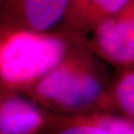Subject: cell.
Listing matches in <instances>:
<instances>
[{
	"label": "cell",
	"mask_w": 134,
	"mask_h": 134,
	"mask_svg": "<svg viewBox=\"0 0 134 134\" xmlns=\"http://www.w3.org/2000/svg\"><path fill=\"white\" fill-rule=\"evenodd\" d=\"M110 81L106 69L81 36L62 62L39 79L36 93L48 106L63 112H111Z\"/></svg>",
	"instance_id": "1"
},
{
	"label": "cell",
	"mask_w": 134,
	"mask_h": 134,
	"mask_svg": "<svg viewBox=\"0 0 134 134\" xmlns=\"http://www.w3.org/2000/svg\"><path fill=\"white\" fill-rule=\"evenodd\" d=\"M83 36L19 31L0 49V75L12 83L39 80L65 59L77 39Z\"/></svg>",
	"instance_id": "2"
},
{
	"label": "cell",
	"mask_w": 134,
	"mask_h": 134,
	"mask_svg": "<svg viewBox=\"0 0 134 134\" xmlns=\"http://www.w3.org/2000/svg\"><path fill=\"white\" fill-rule=\"evenodd\" d=\"M88 45L98 58L117 70L134 69V0L101 22Z\"/></svg>",
	"instance_id": "3"
},
{
	"label": "cell",
	"mask_w": 134,
	"mask_h": 134,
	"mask_svg": "<svg viewBox=\"0 0 134 134\" xmlns=\"http://www.w3.org/2000/svg\"><path fill=\"white\" fill-rule=\"evenodd\" d=\"M69 0H0V16L22 31L50 33L64 22Z\"/></svg>",
	"instance_id": "4"
},
{
	"label": "cell",
	"mask_w": 134,
	"mask_h": 134,
	"mask_svg": "<svg viewBox=\"0 0 134 134\" xmlns=\"http://www.w3.org/2000/svg\"><path fill=\"white\" fill-rule=\"evenodd\" d=\"M129 0H69L65 30L83 35L117 13Z\"/></svg>",
	"instance_id": "5"
},
{
	"label": "cell",
	"mask_w": 134,
	"mask_h": 134,
	"mask_svg": "<svg viewBox=\"0 0 134 134\" xmlns=\"http://www.w3.org/2000/svg\"><path fill=\"white\" fill-rule=\"evenodd\" d=\"M44 122L42 112L24 99L11 98L0 105V134H33Z\"/></svg>",
	"instance_id": "6"
},
{
	"label": "cell",
	"mask_w": 134,
	"mask_h": 134,
	"mask_svg": "<svg viewBox=\"0 0 134 134\" xmlns=\"http://www.w3.org/2000/svg\"><path fill=\"white\" fill-rule=\"evenodd\" d=\"M110 110L134 121V69L118 70L109 86Z\"/></svg>",
	"instance_id": "7"
},
{
	"label": "cell",
	"mask_w": 134,
	"mask_h": 134,
	"mask_svg": "<svg viewBox=\"0 0 134 134\" xmlns=\"http://www.w3.org/2000/svg\"><path fill=\"white\" fill-rule=\"evenodd\" d=\"M53 134H111L100 126L79 120L75 117L63 121L61 127Z\"/></svg>",
	"instance_id": "8"
}]
</instances>
